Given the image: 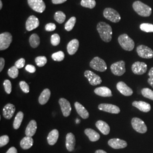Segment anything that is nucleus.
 Instances as JSON below:
<instances>
[{
	"label": "nucleus",
	"mask_w": 153,
	"mask_h": 153,
	"mask_svg": "<svg viewBox=\"0 0 153 153\" xmlns=\"http://www.w3.org/2000/svg\"><path fill=\"white\" fill-rule=\"evenodd\" d=\"M97 30L102 40L108 43L112 40V29L111 26L104 22H100L97 25Z\"/></svg>",
	"instance_id": "f257e3e1"
},
{
	"label": "nucleus",
	"mask_w": 153,
	"mask_h": 153,
	"mask_svg": "<svg viewBox=\"0 0 153 153\" xmlns=\"http://www.w3.org/2000/svg\"><path fill=\"white\" fill-rule=\"evenodd\" d=\"M133 8L138 15L142 16H149L152 13V9L150 6L139 1L133 4Z\"/></svg>",
	"instance_id": "f03ea898"
},
{
	"label": "nucleus",
	"mask_w": 153,
	"mask_h": 153,
	"mask_svg": "<svg viewBox=\"0 0 153 153\" xmlns=\"http://www.w3.org/2000/svg\"><path fill=\"white\" fill-rule=\"evenodd\" d=\"M119 43L122 48L127 51H131L134 48V42L127 34L121 35L118 38Z\"/></svg>",
	"instance_id": "7ed1b4c3"
},
{
	"label": "nucleus",
	"mask_w": 153,
	"mask_h": 153,
	"mask_svg": "<svg viewBox=\"0 0 153 153\" xmlns=\"http://www.w3.org/2000/svg\"><path fill=\"white\" fill-rule=\"evenodd\" d=\"M90 66L95 71H105L107 69V66L103 59L99 57H95L90 62Z\"/></svg>",
	"instance_id": "20e7f679"
},
{
	"label": "nucleus",
	"mask_w": 153,
	"mask_h": 153,
	"mask_svg": "<svg viewBox=\"0 0 153 153\" xmlns=\"http://www.w3.org/2000/svg\"><path fill=\"white\" fill-rule=\"evenodd\" d=\"M131 126L134 131L140 133H145L147 131V126L143 121L138 117H133L131 120Z\"/></svg>",
	"instance_id": "39448f33"
},
{
	"label": "nucleus",
	"mask_w": 153,
	"mask_h": 153,
	"mask_svg": "<svg viewBox=\"0 0 153 153\" xmlns=\"http://www.w3.org/2000/svg\"><path fill=\"white\" fill-rule=\"evenodd\" d=\"M111 71L115 76H123L126 71V62L121 60L112 64L111 66Z\"/></svg>",
	"instance_id": "423d86ee"
},
{
	"label": "nucleus",
	"mask_w": 153,
	"mask_h": 153,
	"mask_svg": "<svg viewBox=\"0 0 153 153\" xmlns=\"http://www.w3.org/2000/svg\"><path fill=\"white\" fill-rule=\"evenodd\" d=\"M103 16L107 19L114 23H117L120 21L119 13L112 8H105L103 11Z\"/></svg>",
	"instance_id": "0eeeda50"
},
{
	"label": "nucleus",
	"mask_w": 153,
	"mask_h": 153,
	"mask_svg": "<svg viewBox=\"0 0 153 153\" xmlns=\"http://www.w3.org/2000/svg\"><path fill=\"white\" fill-rule=\"evenodd\" d=\"M12 42V35L8 32L0 34V50L4 51L8 48Z\"/></svg>",
	"instance_id": "6e6552de"
},
{
	"label": "nucleus",
	"mask_w": 153,
	"mask_h": 153,
	"mask_svg": "<svg viewBox=\"0 0 153 153\" xmlns=\"http://www.w3.org/2000/svg\"><path fill=\"white\" fill-rule=\"evenodd\" d=\"M138 55L143 59H150L153 57V51L149 47L144 45H140L137 48Z\"/></svg>",
	"instance_id": "1a4fd4ad"
},
{
	"label": "nucleus",
	"mask_w": 153,
	"mask_h": 153,
	"mask_svg": "<svg viewBox=\"0 0 153 153\" xmlns=\"http://www.w3.org/2000/svg\"><path fill=\"white\" fill-rule=\"evenodd\" d=\"M28 4L33 10L42 13L45 10L46 6L43 0H27Z\"/></svg>",
	"instance_id": "9d476101"
},
{
	"label": "nucleus",
	"mask_w": 153,
	"mask_h": 153,
	"mask_svg": "<svg viewBox=\"0 0 153 153\" xmlns=\"http://www.w3.org/2000/svg\"><path fill=\"white\" fill-rule=\"evenodd\" d=\"M84 76L88 79L90 84L93 86L98 85L102 82L101 78L98 75L90 71H85Z\"/></svg>",
	"instance_id": "9b49d317"
},
{
	"label": "nucleus",
	"mask_w": 153,
	"mask_h": 153,
	"mask_svg": "<svg viewBox=\"0 0 153 153\" xmlns=\"http://www.w3.org/2000/svg\"><path fill=\"white\" fill-rule=\"evenodd\" d=\"M148 69V66L143 62H135L131 66V71L134 74L142 75L145 74Z\"/></svg>",
	"instance_id": "f8f14e48"
},
{
	"label": "nucleus",
	"mask_w": 153,
	"mask_h": 153,
	"mask_svg": "<svg viewBox=\"0 0 153 153\" xmlns=\"http://www.w3.org/2000/svg\"><path fill=\"white\" fill-rule=\"evenodd\" d=\"M98 109L100 111L107 112L111 114H118L120 112V109L119 107L114 104L102 103L98 105Z\"/></svg>",
	"instance_id": "ddd939ff"
},
{
	"label": "nucleus",
	"mask_w": 153,
	"mask_h": 153,
	"mask_svg": "<svg viewBox=\"0 0 153 153\" xmlns=\"http://www.w3.org/2000/svg\"><path fill=\"white\" fill-rule=\"evenodd\" d=\"M62 113L65 117L69 116L71 111V105L70 102L65 98H60L59 100Z\"/></svg>",
	"instance_id": "4468645a"
},
{
	"label": "nucleus",
	"mask_w": 153,
	"mask_h": 153,
	"mask_svg": "<svg viewBox=\"0 0 153 153\" xmlns=\"http://www.w3.org/2000/svg\"><path fill=\"white\" fill-rule=\"evenodd\" d=\"M116 88L121 94H123V95L126 97L131 96L133 93V91L131 88L127 86L125 82H122V81L119 82L117 83Z\"/></svg>",
	"instance_id": "2eb2a0df"
},
{
	"label": "nucleus",
	"mask_w": 153,
	"mask_h": 153,
	"mask_svg": "<svg viewBox=\"0 0 153 153\" xmlns=\"http://www.w3.org/2000/svg\"><path fill=\"white\" fill-rule=\"evenodd\" d=\"M39 24L38 18L35 16H31L26 22V28L28 31H31L39 27Z\"/></svg>",
	"instance_id": "dca6fc26"
},
{
	"label": "nucleus",
	"mask_w": 153,
	"mask_h": 153,
	"mask_svg": "<svg viewBox=\"0 0 153 153\" xmlns=\"http://www.w3.org/2000/svg\"><path fill=\"white\" fill-rule=\"evenodd\" d=\"M109 146L114 149H124L127 146V143L126 141L119 138H112L108 142Z\"/></svg>",
	"instance_id": "f3484780"
},
{
	"label": "nucleus",
	"mask_w": 153,
	"mask_h": 153,
	"mask_svg": "<svg viewBox=\"0 0 153 153\" xmlns=\"http://www.w3.org/2000/svg\"><path fill=\"white\" fill-rule=\"evenodd\" d=\"M16 107L14 104L8 103L6 104L2 110L3 116L6 119H10L16 111Z\"/></svg>",
	"instance_id": "a211bd4d"
},
{
	"label": "nucleus",
	"mask_w": 153,
	"mask_h": 153,
	"mask_svg": "<svg viewBox=\"0 0 153 153\" xmlns=\"http://www.w3.org/2000/svg\"><path fill=\"white\" fill-rule=\"evenodd\" d=\"M66 148L69 152H73L76 145V138L72 133H68L66 136Z\"/></svg>",
	"instance_id": "6ab92c4d"
},
{
	"label": "nucleus",
	"mask_w": 153,
	"mask_h": 153,
	"mask_svg": "<svg viewBox=\"0 0 153 153\" xmlns=\"http://www.w3.org/2000/svg\"><path fill=\"white\" fill-rule=\"evenodd\" d=\"M132 105L143 112H149L151 110L150 104L143 101H134Z\"/></svg>",
	"instance_id": "aec40b11"
},
{
	"label": "nucleus",
	"mask_w": 153,
	"mask_h": 153,
	"mask_svg": "<svg viewBox=\"0 0 153 153\" xmlns=\"http://www.w3.org/2000/svg\"><path fill=\"white\" fill-rule=\"evenodd\" d=\"M37 130V123L36 121L32 120L28 123L25 131V134L26 136L33 137Z\"/></svg>",
	"instance_id": "412c9836"
},
{
	"label": "nucleus",
	"mask_w": 153,
	"mask_h": 153,
	"mask_svg": "<svg viewBox=\"0 0 153 153\" xmlns=\"http://www.w3.org/2000/svg\"><path fill=\"white\" fill-rule=\"evenodd\" d=\"M74 107L76 109V112L82 117V119H87L88 118L89 113H88V110L84 107V106L83 105L79 103V102H76L74 103Z\"/></svg>",
	"instance_id": "4be33fe9"
},
{
	"label": "nucleus",
	"mask_w": 153,
	"mask_h": 153,
	"mask_svg": "<svg viewBox=\"0 0 153 153\" xmlns=\"http://www.w3.org/2000/svg\"><path fill=\"white\" fill-rule=\"evenodd\" d=\"M94 93L97 95L102 97H110L112 96L111 90L109 88L105 86H102L96 88L94 90Z\"/></svg>",
	"instance_id": "5701e85b"
},
{
	"label": "nucleus",
	"mask_w": 153,
	"mask_h": 153,
	"mask_svg": "<svg viewBox=\"0 0 153 153\" xmlns=\"http://www.w3.org/2000/svg\"><path fill=\"white\" fill-rule=\"evenodd\" d=\"M79 48V41L75 39H73L67 45V51L70 55H74Z\"/></svg>",
	"instance_id": "b1692460"
},
{
	"label": "nucleus",
	"mask_w": 153,
	"mask_h": 153,
	"mask_svg": "<svg viewBox=\"0 0 153 153\" xmlns=\"http://www.w3.org/2000/svg\"><path fill=\"white\" fill-rule=\"evenodd\" d=\"M96 127L104 135H108L110 132V127L104 121L98 120L95 123Z\"/></svg>",
	"instance_id": "393cba45"
},
{
	"label": "nucleus",
	"mask_w": 153,
	"mask_h": 153,
	"mask_svg": "<svg viewBox=\"0 0 153 153\" xmlns=\"http://www.w3.org/2000/svg\"><path fill=\"white\" fill-rule=\"evenodd\" d=\"M84 132L91 142H96L100 139V134L93 129L87 128L85 130Z\"/></svg>",
	"instance_id": "a878e982"
},
{
	"label": "nucleus",
	"mask_w": 153,
	"mask_h": 153,
	"mask_svg": "<svg viewBox=\"0 0 153 153\" xmlns=\"http://www.w3.org/2000/svg\"><path fill=\"white\" fill-rule=\"evenodd\" d=\"M59 137V132L57 129H53L49 132L48 137L47 141L49 145H54L57 142L58 138Z\"/></svg>",
	"instance_id": "bb28decb"
},
{
	"label": "nucleus",
	"mask_w": 153,
	"mask_h": 153,
	"mask_svg": "<svg viewBox=\"0 0 153 153\" xmlns=\"http://www.w3.org/2000/svg\"><path fill=\"white\" fill-rule=\"evenodd\" d=\"M51 97V91L48 88H45L39 97V103L41 105L46 104Z\"/></svg>",
	"instance_id": "cd10ccee"
},
{
	"label": "nucleus",
	"mask_w": 153,
	"mask_h": 153,
	"mask_svg": "<svg viewBox=\"0 0 153 153\" xmlns=\"http://www.w3.org/2000/svg\"><path fill=\"white\" fill-rule=\"evenodd\" d=\"M33 140L31 137H25L20 142V146L23 150H27L33 146Z\"/></svg>",
	"instance_id": "c85d7f7f"
},
{
	"label": "nucleus",
	"mask_w": 153,
	"mask_h": 153,
	"mask_svg": "<svg viewBox=\"0 0 153 153\" xmlns=\"http://www.w3.org/2000/svg\"><path fill=\"white\" fill-rule=\"evenodd\" d=\"M40 38L36 33L32 34L29 38V43L33 48H36L40 44Z\"/></svg>",
	"instance_id": "c756f323"
},
{
	"label": "nucleus",
	"mask_w": 153,
	"mask_h": 153,
	"mask_svg": "<svg viewBox=\"0 0 153 153\" xmlns=\"http://www.w3.org/2000/svg\"><path fill=\"white\" fill-rule=\"evenodd\" d=\"M24 117V114L23 113L20 111L19 112H18V114H16V116L14 119V123H13V128L15 129H18L19 128L20 126L21 125L22 121Z\"/></svg>",
	"instance_id": "7c9ffc66"
},
{
	"label": "nucleus",
	"mask_w": 153,
	"mask_h": 153,
	"mask_svg": "<svg viewBox=\"0 0 153 153\" xmlns=\"http://www.w3.org/2000/svg\"><path fill=\"white\" fill-rule=\"evenodd\" d=\"M76 22V18L75 16L71 17L65 25V28L67 31H71L75 26Z\"/></svg>",
	"instance_id": "2f4dec72"
},
{
	"label": "nucleus",
	"mask_w": 153,
	"mask_h": 153,
	"mask_svg": "<svg viewBox=\"0 0 153 153\" xmlns=\"http://www.w3.org/2000/svg\"><path fill=\"white\" fill-rule=\"evenodd\" d=\"M54 19H55V21L56 22H58L59 23H62L65 21V14L62 11H57L55 14Z\"/></svg>",
	"instance_id": "473e14b6"
},
{
	"label": "nucleus",
	"mask_w": 153,
	"mask_h": 153,
	"mask_svg": "<svg viewBox=\"0 0 153 153\" xmlns=\"http://www.w3.org/2000/svg\"><path fill=\"white\" fill-rule=\"evenodd\" d=\"M81 5L84 7L93 9L96 6V1L95 0H82Z\"/></svg>",
	"instance_id": "72a5a7b5"
},
{
	"label": "nucleus",
	"mask_w": 153,
	"mask_h": 153,
	"mask_svg": "<svg viewBox=\"0 0 153 153\" xmlns=\"http://www.w3.org/2000/svg\"><path fill=\"white\" fill-rule=\"evenodd\" d=\"M142 96L146 98L153 100V91L149 88H143L141 90Z\"/></svg>",
	"instance_id": "f704fd0d"
},
{
	"label": "nucleus",
	"mask_w": 153,
	"mask_h": 153,
	"mask_svg": "<svg viewBox=\"0 0 153 153\" xmlns=\"http://www.w3.org/2000/svg\"><path fill=\"white\" fill-rule=\"evenodd\" d=\"M7 74L11 78H16L18 76L19 74V71L18 69L16 68V66H13L11 67L7 71Z\"/></svg>",
	"instance_id": "c9c22d12"
},
{
	"label": "nucleus",
	"mask_w": 153,
	"mask_h": 153,
	"mask_svg": "<svg viewBox=\"0 0 153 153\" xmlns=\"http://www.w3.org/2000/svg\"><path fill=\"white\" fill-rule=\"evenodd\" d=\"M52 58L55 61H62L65 58V54L62 51H59L52 55Z\"/></svg>",
	"instance_id": "e433bc0d"
},
{
	"label": "nucleus",
	"mask_w": 153,
	"mask_h": 153,
	"mask_svg": "<svg viewBox=\"0 0 153 153\" xmlns=\"http://www.w3.org/2000/svg\"><path fill=\"white\" fill-rule=\"evenodd\" d=\"M35 61L39 67H43L47 64V59L45 56H38L35 58Z\"/></svg>",
	"instance_id": "4c0bfd02"
},
{
	"label": "nucleus",
	"mask_w": 153,
	"mask_h": 153,
	"mask_svg": "<svg viewBox=\"0 0 153 153\" xmlns=\"http://www.w3.org/2000/svg\"><path fill=\"white\" fill-rule=\"evenodd\" d=\"M140 29L146 33H153V25L150 23H142L140 25Z\"/></svg>",
	"instance_id": "58836bf2"
},
{
	"label": "nucleus",
	"mask_w": 153,
	"mask_h": 153,
	"mask_svg": "<svg viewBox=\"0 0 153 153\" xmlns=\"http://www.w3.org/2000/svg\"><path fill=\"white\" fill-rule=\"evenodd\" d=\"M51 43L53 46H57L60 43V37L59 34L54 33L51 36Z\"/></svg>",
	"instance_id": "ea45409f"
},
{
	"label": "nucleus",
	"mask_w": 153,
	"mask_h": 153,
	"mask_svg": "<svg viewBox=\"0 0 153 153\" xmlns=\"http://www.w3.org/2000/svg\"><path fill=\"white\" fill-rule=\"evenodd\" d=\"M4 87L5 88L6 93L8 94H10L12 90V86H11V83L9 79H6L4 82Z\"/></svg>",
	"instance_id": "a19ab883"
},
{
	"label": "nucleus",
	"mask_w": 153,
	"mask_h": 153,
	"mask_svg": "<svg viewBox=\"0 0 153 153\" xmlns=\"http://www.w3.org/2000/svg\"><path fill=\"white\" fill-rule=\"evenodd\" d=\"M19 86L23 93H26V94L29 93L30 91L29 85L25 81H21L19 82Z\"/></svg>",
	"instance_id": "79ce46f5"
},
{
	"label": "nucleus",
	"mask_w": 153,
	"mask_h": 153,
	"mask_svg": "<svg viewBox=\"0 0 153 153\" xmlns=\"http://www.w3.org/2000/svg\"><path fill=\"white\" fill-rule=\"evenodd\" d=\"M9 142V137L7 135H4L0 137V147L2 148L6 145Z\"/></svg>",
	"instance_id": "37998d69"
},
{
	"label": "nucleus",
	"mask_w": 153,
	"mask_h": 153,
	"mask_svg": "<svg viewBox=\"0 0 153 153\" xmlns=\"http://www.w3.org/2000/svg\"><path fill=\"white\" fill-rule=\"evenodd\" d=\"M25 62H26V61L25 60V59L21 58L18 60L16 61L15 63V66L18 69H21L24 67V66L25 65Z\"/></svg>",
	"instance_id": "c03bdc74"
},
{
	"label": "nucleus",
	"mask_w": 153,
	"mask_h": 153,
	"mask_svg": "<svg viewBox=\"0 0 153 153\" xmlns=\"http://www.w3.org/2000/svg\"><path fill=\"white\" fill-rule=\"evenodd\" d=\"M56 28V26L55 25V23H48L45 25V30L47 31H48V32H51V31H54L55 29Z\"/></svg>",
	"instance_id": "a18cd8bd"
},
{
	"label": "nucleus",
	"mask_w": 153,
	"mask_h": 153,
	"mask_svg": "<svg viewBox=\"0 0 153 153\" xmlns=\"http://www.w3.org/2000/svg\"><path fill=\"white\" fill-rule=\"evenodd\" d=\"M148 76H149V78L148 79V83L153 88V67L150 69Z\"/></svg>",
	"instance_id": "49530a36"
},
{
	"label": "nucleus",
	"mask_w": 153,
	"mask_h": 153,
	"mask_svg": "<svg viewBox=\"0 0 153 153\" xmlns=\"http://www.w3.org/2000/svg\"><path fill=\"white\" fill-rule=\"evenodd\" d=\"M25 69L30 73H33L36 71V68L32 65H27L25 67Z\"/></svg>",
	"instance_id": "de8ad7c7"
},
{
	"label": "nucleus",
	"mask_w": 153,
	"mask_h": 153,
	"mask_svg": "<svg viewBox=\"0 0 153 153\" xmlns=\"http://www.w3.org/2000/svg\"><path fill=\"white\" fill-rule=\"evenodd\" d=\"M5 61L4 58L2 57H1L0 58V71H2L4 68V66H5Z\"/></svg>",
	"instance_id": "09e8293b"
},
{
	"label": "nucleus",
	"mask_w": 153,
	"mask_h": 153,
	"mask_svg": "<svg viewBox=\"0 0 153 153\" xmlns=\"http://www.w3.org/2000/svg\"><path fill=\"white\" fill-rule=\"evenodd\" d=\"M67 0H52V2L53 4H61L64 3Z\"/></svg>",
	"instance_id": "8fccbe9b"
},
{
	"label": "nucleus",
	"mask_w": 153,
	"mask_h": 153,
	"mask_svg": "<svg viewBox=\"0 0 153 153\" xmlns=\"http://www.w3.org/2000/svg\"><path fill=\"white\" fill-rule=\"evenodd\" d=\"M6 153H18L17 150L15 147H11Z\"/></svg>",
	"instance_id": "3c124183"
},
{
	"label": "nucleus",
	"mask_w": 153,
	"mask_h": 153,
	"mask_svg": "<svg viewBox=\"0 0 153 153\" xmlns=\"http://www.w3.org/2000/svg\"><path fill=\"white\" fill-rule=\"evenodd\" d=\"M95 153H107L103 150H97Z\"/></svg>",
	"instance_id": "603ef678"
},
{
	"label": "nucleus",
	"mask_w": 153,
	"mask_h": 153,
	"mask_svg": "<svg viewBox=\"0 0 153 153\" xmlns=\"http://www.w3.org/2000/svg\"><path fill=\"white\" fill-rule=\"evenodd\" d=\"M2 2L1 0H0V9H2Z\"/></svg>",
	"instance_id": "864d4df0"
},
{
	"label": "nucleus",
	"mask_w": 153,
	"mask_h": 153,
	"mask_svg": "<svg viewBox=\"0 0 153 153\" xmlns=\"http://www.w3.org/2000/svg\"><path fill=\"white\" fill-rule=\"evenodd\" d=\"M79 123H80V120H78V119H76V124H78Z\"/></svg>",
	"instance_id": "5fc2aeb1"
}]
</instances>
